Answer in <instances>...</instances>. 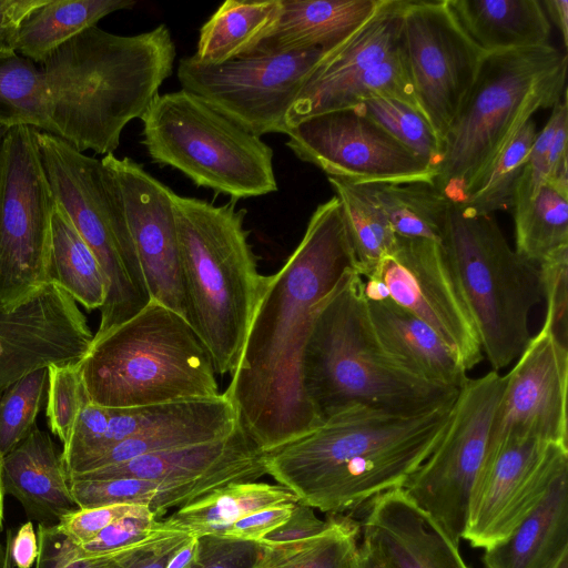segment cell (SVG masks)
<instances>
[{"label":"cell","mask_w":568,"mask_h":568,"mask_svg":"<svg viewBox=\"0 0 568 568\" xmlns=\"http://www.w3.org/2000/svg\"><path fill=\"white\" fill-rule=\"evenodd\" d=\"M191 536L181 530L165 529L156 520L152 537L136 550L123 568H165L174 552Z\"/></svg>","instance_id":"cell-50"},{"label":"cell","mask_w":568,"mask_h":568,"mask_svg":"<svg viewBox=\"0 0 568 568\" xmlns=\"http://www.w3.org/2000/svg\"><path fill=\"white\" fill-rule=\"evenodd\" d=\"M568 58L551 44L484 54L442 144L435 186L460 203L519 129L567 93Z\"/></svg>","instance_id":"cell-6"},{"label":"cell","mask_w":568,"mask_h":568,"mask_svg":"<svg viewBox=\"0 0 568 568\" xmlns=\"http://www.w3.org/2000/svg\"><path fill=\"white\" fill-rule=\"evenodd\" d=\"M154 531L141 541L106 555L80 558L73 554L71 541L58 531L54 525L38 524L39 554L34 568H123L132 555L148 542Z\"/></svg>","instance_id":"cell-44"},{"label":"cell","mask_w":568,"mask_h":568,"mask_svg":"<svg viewBox=\"0 0 568 568\" xmlns=\"http://www.w3.org/2000/svg\"><path fill=\"white\" fill-rule=\"evenodd\" d=\"M324 49L255 54L222 64H204L193 57L179 61L181 89L248 133L261 138L286 134L287 113Z\"/></svg>","instance_id":"cell-13"},{"label":"cell","mask_w":568,"mask_h":568,"mask_svg":"<svg viewBox=\"0 0 568 568\" xmlns=\"http://www.w3.org/2000/svg\"><path fill=\"white\" fill-rule=\"evenodd\" d=\"M281 0H227L202 26L192 55L204 64L246 57L278 19Z\"/></svg>","instance_id":"cell-31"},{"label":"cell","mask_w":568,"mask_h":568,"mask_svg":"<svg viewBox=\"0 0 568 568\" xmlns=\"http://www.w3.org/2000/svg\"><path fill=\"white\" fill-rule=\"evenodd\" d=\"M301 383L320 422L351 405L418 413L458 393L422 382L389 359L374 334L356 271L346 273L315 311Z\"/></svg>","instance_id":"cell-5"},{"label":"cell","mask_w":568,"mask_h":568,"mask_svg":"<svg viewBox=\"0 0 568 568\" xmlns=\"http://www.w3.org/2000/svg\"><path fill=\"white\" fill-rule=\"evenodd\" d=\"M19 125L54 135L41 68L17 53L0 60V126Z\"/></svg>","instance_id":"cell-37"},{"label":"cell","mask_w":568,"mask_h":568,"mask_svg":"<svg viewBox=\"0 0 568 568\" xmlns=\"http://www.w3.org/2000/svg\"><path fill=\"white\" fill-rule=\"evenodd\" d=\"M48 367L40 368L0 393V454L6 456L36 427L47 400Z\"/></svg>","instance_id":"cell-42"},{"label":"cell","mask_w":568,"mask_h":568,"mask_svg":"<svg viewBox=\"0 0 568 568\" xmlns=\"http://www.w3.org/2000/svg\"><path fill=\"white\" fill-rule=\"evenodd\" d=\"M6 131H7V129L0 126V140H1V138L4 134Z\"/></svg>","instance_id":"cell-62"},{"label":"cell","mask_w":568,"mask_h":568,"mask_svg":"<svg viewBox=\"0 0 568 568\" xmlns=\"http://www.w3.org/2000/svg\"><path fill=\"white\" fill-rule=\"evenodd\" d=\"M94 334L77 302L45 283L11 311H0V393L51 365L78 364Z\"/></svg>","instance_id":"cell-20"},{"label":"cell","mask_w":568,"mask_h":568,"mask_svg":"<svg viewBox=\"0 0 568 568\" xmlns=\"http://www.w3.org/2000/svg\"><path fill=\"white\" fill-rule=\"evenodd\" d=\"M456 396L418 413L351 405L263 452L266 474L298 503L338 515L403 488L440 442Z\"/></svg>","instance_id":"cell-2"},{"label":"cell","mask_w":568,"mask_h":568,"mask_svg":"<svg viewBox=\"0 0 568 568\" xmlns=\"http://www.w3.org/2000/svg\"><path fill=\"white\" fill-rule=\"evenodd\" d=\"M327 526L315 515L312 507L296 503L290 518L280 527L268 532L260 542L276 544L302 539L322 531Z\"/></svg>","instance_id":"cell-53"},{"label":"cell","mask_w":568,"mask_h":568,"mask_svg":"<svg viewBox=\"0 0 568 568\" xmlns=\"http://www.w3.org/2000/svg\"><path fill=\"white\" fill-rule=\"evenodd\" d=\"M152 301L187 321L172 191L129 156L104 155Z\"/></svg>","instance_id":"cell-18"},{"label":"cell","mask_w":568,"mask_h":568,"mask_svg":"<svg viewBox=\"0 0 568 568\" xmlns=\"http://www.w3.org/2000/svg\"><path fill=\"white\" fill-rule=\"evenodd\" d=\"M197 544V538L191 537L174 552L165 568H187L196 556Z\"/></svg>","instance_id":"cell-57"},{"label":"cell","mask_w":568,"mask_h":568,"mask_svg":"<svg viewBox=\"0 0 568 568\" xmlns=\"http://www.w3.org/2000/svg\"><path fill=\"white\" fill-rule=\"evenodd\" d=\"M4 517V491L2 486V456L0 454V536L2 532Z\"/></svg>","instance_id":"cell-60"},{"label":"cell","mask_w":568,"mask_h":568,"mask_svg":"<svg viewBox=\"0 0 568 568\" xmlns=\"http://www.w3.org/2000/svg\"><path fill=\"white\" fill-rule=\"evenodd\" d=\"M297 497L282 485L262 481L231 484L158 519L165 529L191 537L219 536L239 519L264 508L296 504Z\"/></svg>","instance_id":"cell-30"},{"label":"cell","mask_w":568,"mask_h":568,"mask_svg":"<svg viewBox=\"0 0 568 568\" xmlns=\"http://www.w3.org/2000/svg\"><path fill=\"white\" fill-rule=\"evenodd\" d=\"M1 547H2V539H1V536H0V551H1Z\"/></svg>","instance_id":"cell-63"},{"label":"cell","mask_w":568,"mask_h":568,"mask_svg":"<svg viewBox=\"0 0 568 568\" xmlns=\"http://www.w3.org/2000/svg\"><path fill=\"white\" fill-rule=\"evenodd\" d=\"M355 568H384L379 561L359 544Z\"/></svg>","instance_id":"cell-59"},{"label":"cell","mask_w":568,"mask_h":568,"mask_svg":"<svg viewBox=\"0 0 568 568\" xmlns=\"http://www.w3.org/2000/svg\"><path fill=\"white\" fill-rule=\"evenodd\" d=\"M55 200L36 129L19 125L0 140V311H11L48 283Z\"/></svg>","instance_id":"cell-11"},{"label":"cell","mask_w":568,"mask_h":568,"mask_svg":"<svg viewBox=\"0 0 568 568\" xmlns=\"http://www.w3.org/2000/svg\"><path fill=\"white\" fill-rule=\"evenodd\" d=\"M91 402L109 408L220 395L212 357L189 322L152 301L93 337L78 363Z\"/></svg>","instance_id":"cell-7"},{"label":"cell","mask_w":568,"mask_h":568,"mask_svg":"<svg viewBox=\"0 0 568 568\" xmlns=\"http://www.w3.org/2000/svg\"><path fill=\"white\" fill-rule=\"evenodd\" d=\"M351 271L355 260L334 195L315 209L297 247L268 275L224 392L262 452L321 424L303 393L301 359L317 306Z\"/></svg>","instance_id":"cell-1"},{"label":"cell","mask_w":568,"mask_h":568,"mask_svg":"<svg viewBox=\"0 0 568 568\" xmlns=\"http://www.w3.org/2000/svg\"><path fill=\"white\" fill-rule=\"evenodd\" d=\"M197 551L187 568H254L258 544L213 535L197 538Z\"/></svg>","instance_id":"cell-49"},{"label":"cell","mask_w":568,"mask_h":568,"mask_svg":"<svg viewBox=\"0 0 568 568\" xmlns=\"http://www.w3.org/2000/svg\"><path fill=\"white\" fill-rule=\"evenodd\" d=\"M514 211L516 252L539 265L568 246V196L545 183L537 194Z\"/></svg>","instance_id":"cell-38"},{"label":"cell","mask_w":568,"mask_h":568,"mask_svg":"<svg viewBox=\"0 0 568 568\" xmlns=\"http://www.w3.org/2000/svg\"><path fill=\"white\" fill-rule=\"evenodd\" d=\"M541 6L550 21L559 30L564 45H568V1L567 0H544Z\"/></svg>","instance_id":"cell-56"},{"label":"cell","mask_w":568,"mask_h":568,"mask_svg":"<svg viewBox=\"0 0 568 568\" xmlns=\"http://www.w3.org/2000/svg\"><path fill=\"white\" fill-rule=\"evenodd\" d=\"M262 462L263 452L240 422L237 427L223 438L142 455L121 464L75 474L69 479L133 477L187 481Z\"/></svg>","instance_id":"cell-25"},{"label":"cell","mask_w":568,"mask_h":568,"mask_svg":"<svg viewBox=\"0 0 568 568\" xmlns=\"http://www.w3.org/2000/svg\"><path fill=\"white\" fill-rule=\"evenodd\" d=\"M567 93L551 108V114L542 130L537 133L529 151L523 173L516 185L511 209L530 201L547 179L548 154L550 143L564 106Z\"/></svg>","instance_id":"cell-47"},{"label":"cell","mask_w":568,"mask_h":568,"mask_svg":"<svg viewBox=\"0 0 568 568\" xmlns=\"http://www.w3.org/2000/svg\"><path fill=\"white\" fill-rule=\"evenodd\" d=\"M12 535L13 531L11 529H7L4 532V538L2 539V547L0 551V568H14L11 557Z\"/></svg>","instance_id":"cell-58"},{"label":"cell","mask_w":568,"mask_h":568,"mask_svg":"<svg viewBox=\"0 0 568 568\" xmlns=\"http://www.w3.org/2000/svg\"><path fill=\"white\" fill-rule=\"evenodd\" d=\"M397 237L442 243L449 201L434 183H365Z\"/></svg>","instance_id":"cell-36"},{"label":"cell","mask_w":568,"mask_h":568,"mask_svg":"<svg viewBox=\"0 0 568 568\" xmlns=\"http://www.w3.org/2000/svg\"><path fill=\"white\" fill-rule=\"evenodd\" d=\"M48 427L63 447L82 407L90 398L78 364L51 365L48 367Z\"/></svg>","instance_id":"cell-43"},{"label":"cell","mask_w":568,"mask_h":568,"mask_svg":"<svg viewBox=\"0 0 568 568\" xmlns=\"http://www.w3.org/2000/svg\"><path fill=\"white\" fill-rule=\"evenodd\" d=\"M363 278L367 301L390 300L430 326L468 372L480 341L440 242L397 237L394 252Z\"/></svg>","instance_id":"cell-14"},{"label":"cell","mask_w":568,"mask_h":568,"mask_svg":"<svg viewBox=\"0 0 568 568\" xmlns=\"http://www.w3.org/2000/svg\"><path fill=\"white\" fill-rule=\"evenodd\" d=\"M294 506L282 504L254 511L232 524L221 537L260 542L290 518Z\"/></svg>","instance_id":"cell-51"},{"label":"cell","mask_w":568,"mask_h":568,"mask_svg":"<svg viewBox=\"0 0 568 568\" xmlns=\"http://www.w3.org/2000/svg\"><path fill=\"white\" fill-rule=\"evenodd\" d=\"M365 301L377 342L396 366L434 386H463L467 372L430 326L390 300Z\"/></svg>","instance_id":"cell-23"},{"label":"cell","mask_w":568,"mask_h":568,"mask_svg":"<svg viewBox=\"0 0 568 568\" xmlns=\"http://www.w3.org/2000/svg\"><path fill=\"white\" fill-rule=\"evenodd\" d=\"M150 507L135 504H111L98 507L78 508L64 516L55 526L67 539L78 546L94 539L111 524Z\"/></svg>","instance_id":"cell-46"},{"label":"cell","mask_w":568,"mask_h":568,"mask_svg":"<svg viewBox=\"0 0 568 568\" xmlns=\"http://www.w3.org/2000/svg\"><path fill=\"white\" fill-rule=\"evenodd\" d=\"M403 3L383 0L363 24L326 50L287 113L288 128L320 114L333 95L399 45Z\"/></svg>","instance_id":"cell-22"},{"label":"cell","mask_w":568,"mask_h":568,"mask_svg":"<svg viewBox=\"0 0 568 568\" xmlns=\"http://www.w3.org/2000/svg\"><path fill=\"white\" fill-rule=\"evenodd\" d=\"M287 148L327 176L353 183H434L437 171L356 109L331 111L290 128Z\"/></svg>","instance_id":"cell-17"},{"label":"cell","mask_w":568,"mask_h":568,"mask_svg":"<svg viewBox=\"0 0 568 568\" xmlns=\"http://www.w3.org/2000/svg\"><path fill=\"white\" fill-rule=\"evenodd\" d=\"M382 1L281 0L277 21L247 55L328 50L363 24Z\"/></svg>","instance_id":"cell-26"},{"label":"cell","mask_w":568,"mask_h":568,"mask_svg":"<svg viewBox=\"0 0 568 568\" xmlns=\"http://www.w3.org/2000/svg\"><path fill=\"white\" fill-rule=\"evenodd\" d=\"M551 568H568V551L562 554Z\"/></svg>","instance_id":"cell-61"},{"label":"cell","mask_w":568,"mask_h":568,"mask_svg":"<svg viewBox=\"0 0 568 568\" xmlns=\"http://www.w3.org/2000/svg\"><path fill=\"white\" fill-rule=\"evenodd\" d=\"M568 345L544 324L505 375L488 447L509 438L568 446Z\"/></svg>","instance_id":"cell-19"},{"label":"cell","mask_w":568,"mask_h":568,"mask_svg":"<svg viewBox=\"0 0 568 568\" xmlns=\"http://www.w3.org/2000/svg\"><path fill=\"white\" fill-rule=\"evenodd\" d=\"M368 504L361 544L384 568H468L458 546L403 488Z\"/></svg>","instance_id":"cell-21"},{"label":"cell","mask_w":568,"mask_h":568,"mask_svg":"<svg viewBox=\"0 0 568 568\" xmlns=\"http://www.w3.org/2000/svg\"><path fill=\"white\" fill-rule=\"evenodd\" d=\"M542 298L546 301L544 324L558 339L568 341V246L550 254L539 264Z\"/></svg>","instance_id":"cell-45"},{"label":"cell","mask_w":568,"mask_h":568,"mask_svg":"<svg viewBox=\"0 0 568 568\" xmlns=\"http://www.w3.org/2000/svg\"><path fill=\"white\" fill-rule=\"evenodd\" d=\"M460 28L485 54L550 44L539 0H447Z\"/></svg>","instance_id":"cell-28"},{"label":"cell","mask_w":568,"mask_h":568,"mask_svg":"<svg viewBox=\"0 0 568 568\" xmlns=\"http://www.w3.org/2000/svg\"><path fill=\"white\" fill-rule=\"evenodd\" d=\"M165 24L133 36L91 27L40 64L54 135L78 151L114 153L129 122L142 119L173 73Z\"/></svg>","instance_id":"cell-3"},{"label":"cell","mask_w":568,"mask_h":568,"mask_svg":"<svg viewBox=\"0 0 568 568\" xmlns=\"http://www.w3.org/2000/svg\"><path fill=\"white\" fill-rule=\"evenodd\" d=\"M375 98L396 100L425 118L412 81L403 34L395 50L341 89L326 102L320 114L353 109Z\"/></svg>","instance_id":"cell-39"},{"label":"cell","mask_w":568,"mask_h":568,"mask_svg":"<svg viewBox=\"0 0 568 568\" xmlns=\"http://www.w3.org/2000/svg\"><path fill=\"white\" fill-rule=\"evenodd\" d=\"M79 508L111 504L144 505L152 509L156 520L170 509L181 508L223 488L226 476L215 473L187 481L151 480L133 477L69 480Z\"/></svg>","instance_id":"cell-29"},{"label":"cell","mask_w":568,"mask_h":568,"mask_svg":"<svg viewBox=\"0 0 568 568\" xmlns=\"http://www.w3.org/2000/svg\"><path fill=\"white\" fill-rule=\"evenodd\" d=\"M442 246L477 331L483 354L499 372L523 353L529 315L542 300L539 265L514 250L491 215L450 202Z\"/></svg>","instance_id":"cell-8"},{"label":"cell","mask_w":568,"mask_h":568,"mask_svg":"<svg viewBox=\"0 0 568 568\" xmlns=\"http://www.w3.org/2000/svg\"><path fill=\"white\" fill-rule=\"evenodd\" d=\"M45 0H0V60L17 54L24 19Z\"/></svg>","instance_id":"cell-52"},{"label":"cell","mask_w":568,"mask_h":568,"mask_svg":"<svg viewBox=\"0 0 568 568\" xmlns=\"http://www.w3.org/2000/svg\"><path fill=\"white\" fill-rule=\"evenodd\" d=\"M567 104L564 106L548 154L547 179L546 183L555 187L561 194L568 196V158H567V138H568V112Z\"/></svg>","instance_id":"cell-54"},{"label":"cell","mask_w":568,"mask_h":568,"mask_svg":"<svg viewBox=\"0 0 568 568\" xmlns=\"http://www.w3.org/2000/svg\"><path fill=\"white\" fill-rule=\"evenodd\" d=\"M153 162L232 201L277 191L273 150L183 89L159 94L141 119Z\"/></svg>","instance_id":"cell-10"},{"label":"cell","mask_w":568,"mask_h":568,"mask_svg":"<svg viewBox=\"0 0 568 568\" xmlns=\"http://www.w3.org/2000/svg\"><path fill=\"white\" fill-rule=\"evenodd\" d=\"M135 4L133 0H45L24 19L17 52L40 65L62 44L104 17Z\"/></svg>","instance_id":"cell-32"},{"label":"cell","mask_w":568,"mask_h":568,"mask_svg":"<svg viewBox=\"0 0 568 568\" xmlns=\"http://www.w3.org/2000/svg\"><path fill=\"white\" fill-rule=\"evenodd\" d=\"M48 281L87 311L100 310L106 296L103 272L65 211L55 202L52 215Z\"/></svg>","instance_id":"cell-33"},{"label":"cell","mask_w":568,"mask_h":568,"mask_svg":"<svg viewBox=\"0 0 568 568\" xmlns=\"http://www.w3.org/2000/svg\"><path fill=\"white\" fill-rule=\"evenodd\" d=\"M353 109L436 169L440 160L442 145L429 122L417 111L396 100L382 98L364 101Z\"/></svg>","instance_id":"cell-41"},{"label":"cell","mask_w":568,"mask_h":568,"mask_svg":"<svg viewBox=\"0 0 568 568\" xmlns=\"http://www.w3.org/2000/svg\"><path fill=\"white\" fill-rule=\"evenodd\" d=\"M4 495L13 496L30 520L53 526L78 509L62 459L50 434L37 425L2 457Z\"/></svg>","instance_id":"cell-24"},{"label":"cell","mask_w":568,"mask_h":568,"mask_svg":"<svg viewBox=\"0 0 568 568\" xmlns=\"http://www.w3.org/2000/svg\"><path fill=\"white\" fill-rule=\"evenodd\" d=\"M361 524L331 516L320 532L292 541L258 544L254 568H355Z\"/></svg>","instance_id":"cell-34"},{"label":"cell","mask_w":568,"mask_h":568,"mask_svg":"<svg viewBox=\"0 0 568 568\" xmlns=\"http://www.w3.org/2000/svg\"><path fill=\"white\" fill-rule=\"evenodd\" d=\"M156 517L151 508L122 518L104 528L90 542L78 546L71 542L73 554L80 558L106 555L148 538L155 530Z\"/></svg>","instance_id":"cell-48"},{"label":"cell","mask_w":568,"mask_h":568,"mask_svg":"<svg viewBox=\"0 0 568 568\" xmlns=\"http://www.w3.org/2000/svg\"><path fill=\"white\" fill-rule=\"evenodd\" d=\"M568 551V470L504 540L485 549V568H551Z\"/></svg>","instance_id":"cell-27"},{"label":"cell","mask_w":568,"mask_h":568,"mask_svg":"<svg viewBox=\"0 0 568 568\" xmlns=\"http://www.w3.org/2000/svg\"><path fill=\"white\" fill-rule=\"evenodd\" d=\"M568 470V446L509 438L487 448L473 486L463 539L473 547L500 542Z\"/></svg>","instance_id":"cell-15"},{"label":"cell","mask_w":568,"mask_h":568,"mask_svg":"<svg viewBox=\"0 0 568 568\" xmlns=\"http://www.w3.org/2000/svg\"><path fill=\"white\" fill-rule=\"evenodd\" d=\"M537 133L531 118L519 129L479 186L459 204L477 215H490L511 207L516 185Z\"/></svg>","instance_id":"cell-40"},{"label":"cell","mask_w":568,"mask_h":568,"mask_svg":"<svg viewBox=\"0 0 568 568\" xmlns=\"http://www.w3.org/2000/svg\"><path fill=\"white\" fill-rule=\"evenodd\" d=\"M187 322L207 348L217 375L236 368L268 276L244 227L246 210L235 201L214 205L172 194Z\"/></svg>","instance_id":"cell-4"},{"label":"cell","mask_w":568,"mask_h":568,"mask_svg":"<svg viewBox=\"0 0 568 568\" xmlns=\"http://www.w3.org/2000/svg\"><path fill=\"white\" fill-rule=\"evenodd\" d=\"M327 180L342 205L356 271L366 277L383 257L394 252L397 236L364 184L334 176Z\"/></svg>","instance_id":"cell-35"},{"label":"cell","mask_w":568,"mask_h":568,"mask_svg":"<svg viewBox=\"0 0 568 568\" xmlns=\"http://www.w3.org/2000/svg\"><path fill=\"white\" fill-rule=\"evenodd\" d=\"M36 138L54 200L92 251L106 282L94 334L99 337L151 302L120 194L101 160L57 135L36 130Z\"/></svg>","instance_id":"cell-9"},{"label":"cell","mask_w":568,"mask_h":568,"mask_svg":"<svg viewBox=\"0 0 568 568\" xmlns=\"http://www.w3.org/2000/svg\"><path fill=\"white\" fill-rule=\"evenodd\" d=\"M402 34L418 102L442 145L485 53L447 0H404Z\"/></svg>","instance_id":"cell-16"},{"label":"cell","mask_w":568,"mask_h":568,"mask_svg":"<svg viewBox=\"0 0 568 568\" xmlns=\"http://www.w3.org/2000/svg\"><path fill=\"white\" fill-rule=\"evenodd\" d=\"M504 387L505 375L493 369L467 378L458 389L440 442L403 487L457 546Z\"/></svg>","instance_id":"cell-12"},{"label":"cell","mask_w":568,"mask_h":568,"mask_svg":"<svg viewBox=\"0 0 568 568\" xmlns=\"http://www.w3.org/2000/svg\"><path fill=\"white\" fill-rule=\"evenodd\" d=\"M38 554V534L32 520H28L12 535L11 557L14 568H32Z\"/></svg>","instance_id":"cell-55"}]
</instances>
